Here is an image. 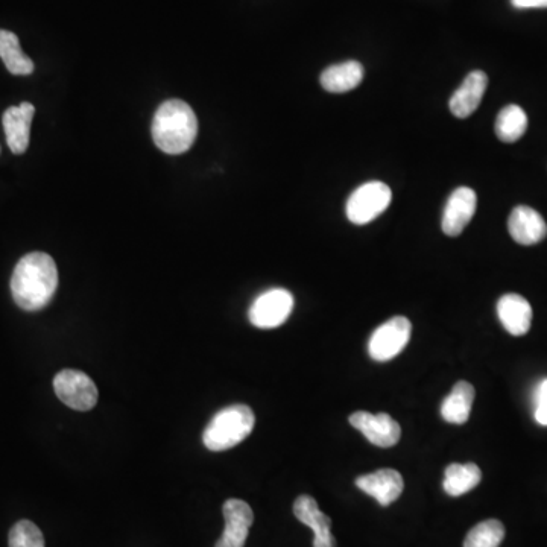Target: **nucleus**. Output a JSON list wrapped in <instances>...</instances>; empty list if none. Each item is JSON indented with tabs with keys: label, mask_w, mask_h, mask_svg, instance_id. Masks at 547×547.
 Masks as SVG:
<instances>
[{
	"label": "nucleus",
	"mask_w": 547,
	"mask_h": 547,
	"mask_svg": "<svg viewBox=\"0 0 547 547\" xmlns=\"http://www.w3.org/2000/svg\"><path fill=\"white\" fill-rule=\"evenodd\" d=\"M57 288V265L49 254H26L14 268L11 292L20 309L28 312L43 309L51 303Z\"/></svg>",
	"instance_id": "nucleus-1"
},
{
	"label": "nucleus",
	"mask_w": 547,
	"mask_h": 547,
	"mask_svg": "<svg viewBox=\"0 0 547 547\" xmlns=\"http://www.w3.org/2000/svg\"><path fill=\"white\" fill-rule=\"evenodd\" d=\"M197 133V116L186 102L172 99L155 111L152 139L166 154L178 155L189 151Z\"/></svg>",
	"instance_id": "nucleus-2"
},
{
	"label": "nucleus",
	"mask_w": 547,
	"mask_h": 547,
	"mask_svg": "<svg viewBox=\"0 0 547 547\" xmlns=\"http://www.w3.org/2000/svg\"><path fill=\"white\" fill-rule=\"evenodd\" d=\"M256 417L247 405H233L219 411L207 424L204 446L212 452H224L241 444L253 432Z\"/></svg>",
	"instance_id": "nucleus-3"
},
{
	"label": "nucleus",
	"mask_w": 547,
	"mask_h": 547,
	"mask_svg": "<svg viewBox=\"0 0 547 547\" xmlns=\"http://www.w3.org/2000/svg\"><path fill=\"white\" fill-rule=\"evenodd\" d=\"M393 200V192L382 181H370L351 193L347 201V218L356 225H365L382 215Z\"/></svg>",
	"instance_id": "nucleus-4"
},
{
	"label": "nucleus",
	"mask_w": 547,
	"mask_h": 547,
	"mask_svg": "<svg viewBox=\"0 0 547 547\" xmlns=\"http://www.w3.org/2000/svg\"><path fill=\"white\" fill-rule=\"evenodd\" d=\"M54 389L58 399L75 411H90L98 403V388L95 382L81 371H60L55 376Z\"/></svg>",
	"instance_id": "nucleus-5"
},
{
	"label": "nucleus",
	"mask_w": 547,
	"mask_h": 547,
	"mask_svg": "<svg viewBox=\"0 0 547 547\" xmlns=\"http://www.w3.org/2000/svg\"><path fill=\"white\" fill-rule=\"evenodd\" d=\"M294 310V297L286 289L263 292L250 307L251 324L257 329H276L286 323Z\"/></svg>",
	"instance_id": "nucleus-6"
},
{
	"label": "nucleus",
	"mask_w": 547,
	"mask_h": 547,
	"mask_svg": "<svg viewBox=\"0 0 547 547\" xmlns=\"http://www.w3.org/2000/svg\"><path fill=\"white\" fill-rule=\"evenodd\" d=\"M411 321L394 317L377 327L368 342V353L377 362H388L402 353L411 338Z\"/></svg>",
	"instance_id": "nucleus-7"
},
{
	"label": "nucleus",
	"mask_w": 547,
	"mask_h": 547,
	"mask_svg": "<svg viewBox=\"0 0 547 547\" xmlns=\"http://www.w3.org/2000/svg\"><path fill=\"white\" fill-rule=\"evenodd\" d=\"M348 421H350L351 426L361 431L371 444L382 447V449L396 446L402 438L400 424L393 417H389L388 414H383V412L374 415L370 412L358 411L351 414Z\"/></svg>",
	"instance_id": "nucleus-8"
},
{
	"label": "nucleus",
	"mask_w": 547,
	"mask_h": 547,
	"mask_svg": "<svg viewBox=\"0 0 547 547\" xmlns=\"http://www.w3.org/2000/svg\"><path fill=\"white\" fill-rule=\"evenodd\" d=\"M225 528L215 547H244L254 522L253 510L244 500L228 499L222 506Z\"/></svg>",
	"instance_id": "nucleus-9"
},
{
	"label": "nucleus",
	"mask_w": 547,
	"mask_h": 547,
	"mask_svg": "<svg viewBox=\"0 0 547 547\" xmlns=\"http://www.w3.org/2000/svg\"><path fill=\"white\" fill-rule=\"evenodd\" d=\"M478 206V197L470 187H459L447 200L443 215V231L447 236H459L465 230Z\"/></svg>",
	"instance_id": "nucleus-10"
},
{
	"label": "nucleus",
	"mask_w": 547,
	"mask_h": 547,
	"mask_svg": "<svg viewBox=\"0 0 547 547\" xmlns=\"http://www.w3.org/2000/svg\"><path fill=\"white\" fill-rule=\"evenodd\" d=\"M356 487L374 497L380 505L389 506L402 496L405 482L397 470L383 468L370 475L359 476Z\"/></svg>",
	"instance_id": "nucleus-11"
},
{
	"label": "nucleus",
	"mask_w": 547,
	"mask_h": 547,
	"mask_svg": "<svg viewBox=\"0 0 547 547\" xmlns=\"http://www.w3.org/2000/svg\"><path fill=\"white\" fill-rule=\"evenodd\" d=\"M294 514L303 525L314 531V547H336L332 535V520L318 508L314 497L300 496L294 503Z\"/></svg>",
	"instance_id": "nucleus-12"
},
{
	"label": "nucleus",
	"mask_w": 547,
	"mask_h": 547,
	"mask_svg": "<svg viewBox=\"0 0 547 547\" xmlns=\"http://www.w3.org/2000/svg\"><path fill=\"white\" fill-rule=\"evenodd\" d=\"M35 108L29 102L10 107L2 117L5 136L14 154H23L29 146V136H31V124L34 119Z\"/></svg>",
	"instance_id": "nucleus-13"
},
{
	"label": "nucleus",
	"mask_w": 547,
	"mask_h": 547,
	"mask_svg": "<svg viewBox=\"0 0 547 547\" xmlns=\"http://www.w3.org/2000/svg\"><path fill=\"white\" fill-rule=\"evenodd\" d=\"M511 238L520 245H535L547 236V224L537 210L519 206L508 219Z\"/></svg>",
	"instance_id": "nucleus-14"
},
{
	"label": "nucleus",
	"mask_w": 547,
	"mask_h": 547,
	"mask_svg": "<svg viewBox=\"0 0 547 547\" xmlns=\"http://www.w3.org/2000/svg\"><path fill=\"white\" fill-rule=\"evenodd\" d=\"M488 78L482 70H475L465 78L458 90L450 98V111L459 119L472 116L484 98L487 90Z\"/></svg>",
	"instance_id": "nucleus-15"
},
{
	"label": "nucleus",
	"mask_w": 547,
	"mask_h": 547,
	"mask_svg": "<svg viewBox=\"0 0 547 547\" xmlns=\"http://www.w3.org/2000/svg\"><path fill=\"white\" fill-rule=\"evenodd\" d=\"M497 315L506 332L513 336L526 335L531 329L532 307L522 295H503L497 303Z\"/></svg>",
	"instance_id": "nucleus-16"
},
{
	"label": "nucleus",
	"mask_w": 547,
	"mask_h": 547,
	"mask_svg": "<svg viewBox=\"0 0 547 547\" xmlns=\"http://www.w3.org/2000/svg\"><path fill=\"white\" fill-rule=\"evenodd\" d=\"M364 80V67L358 61H345L327 67L321 75V86L330 93H347Z\"/></svg>",
	"instance_id": "nucleus-17"
},
{
	"label": "nucleus",
	"mask_w": 547,
	"mask_h": 547,
	"mask_svg": "<svg viewBox=\"0 0 547 547\" xmlns=\"http://www.w3.org/2000/svg\"><path fill=\"white\" fill-rule=\"evenodd\" d=\"M473 402H475V388L468 382H458L453 386L452 393L444 399L441 415L447 423H467Z\"/></svg>",
	"instance_id": "nucleus-18"
},
{
	"label": "nucleus",
	"mask_w": 547,
	"mask_h": 547,
	"mask_svg": "<svg viewBox=\"0 0 547 547\" xmlns=\"http://www.w3.org/2000/svg\"><path fill=\"white\" fill-rule=\"evenodd\" d=\"M482 479L481 468L476 464H452L444 473V491L449 496L459 497L478 487Z\"/></svg>",
	"instance_id": "nucleus-19"
},
{
	"label": "nucleus",
	"mask_w": 547,
	"mask_h": 547,
	"mask_svg": "<svg viewBox=\"0 0 547 547\" xmlns=\"http://www.w3.org/2000/svg\"><path fill=\"white\" fill-rule=\"evenodd\" d=\"M0 58L13 75H31L34 72V63L23 54L17 35L5 29H0Z\"/></svg>",
	"instance_id": "nucleus-20"
},
{
	"label": "nucleus",
	"mask_w": 547,
	"mask_h": 547,
	"mask_svg": "<svg viewBox=\"0 0 547 547\" xmlns=\"http://www.w3.org/2000/svg\"><path fill=\"white\" fill-rule=\"evenodd\" d=\"M528 128V116L519 105H508L500 111L496 121V134L503 143L522 139Z\"/></svg>",
	"instance_id": "nucleus-21"
},
{
	"label": "nucleus",
	"mask_w": 547,
	"mask_h": 547,
	"mask_svg": "<svg viewBox=\"0 0 547 547\" xmlns=\"http://www.w3.org/2000/svg\"><path fill=\"white\" fill-rule=\"evenodd\" d=\"M505 538V526L499 520H485L465 537L464 547H499Z\"/></svg>",
	"instance_id": "nucleus-22"
},
{
	"label": "nucleus",
	"mask_w": 547,
	"mask_h": 547,
	"mask_svg": "<svg viewBox=\"0 0 547 547\" xmlns=\"http://www.w3.org/2000/svg\"><path fill=\"white\" fill-rule=\"evenodd\" d=\"M10 547H45V537L35 523L20 520L10 531Z\"/></svg>",
	"instance_id": "nucleus-23"
},
{
	"label": "nucleus",
	"mask_w": 547,
	"mask_h": 547,
	"mask_svg": "<svg viewBox=\"0 0 547 547\" xmlns=\"http://www.w3.org/2000/svg\"><path fill=\"white\" fill-rule=\"evenodd\" d=\"M535 420L547 426V379L540 383L535 394Z\"/></svg>",
	"instance_id": "nucleus-24"
},
{
	"label": "nucleus",
	"mask_w": 547,
	"mask_h": 547,
	"mask_svg": "<svg viewBox=\"0 0 547 547\" xmlns=\"http://www.w3.org/2000/svg\"><path fill=\"white\" fill-rule=\"evenodd\" d=\"M517 10H528V8H547V0H511Z\"/></svg>",
	"instance_id": "nucleus-25"
}]
</instances>
